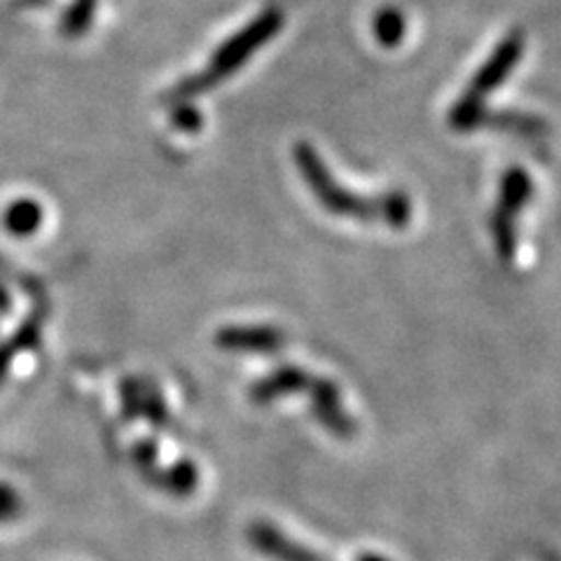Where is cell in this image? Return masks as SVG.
<instances>
[{
  "instance_id": "12",
  "label": "cell",
  "mask_w": 561,
  "mask_h": 561,
  "mask_svg": "<svg viewBox=\"0 0 561 561\" xmlns=\"http://www.w3.org/2000/svg\"><path fill=\"white\" fill-rule=\"evenodd\" d=\"M199 484V472L195 468V463L183 459L179 463H173L169 470L162 468L160 482H157V489H164L173 496H190L192 491L197 489Z\"/></svg>"
},
{
  "instance_id": "2",
  "label": "cell",
  "mask_w": 561,
  "mask_h": 561,
  "mask_svg": "<svg viewBox=\"0 0 561 561\" xmlns=\"http://www.w3.org/2000/svg\"><path fill=\"white\" fill-rule=\"evenodd\" d=\"M524 47H526V38L522 31H511L496 45V49L491 51L486 64L478 70L476 78H472V82L468 84L463 96L451 105L449 117H447L451 129L472 131L480 127L482 115L486 111L484 99L494 92L496 87H501L507 78H511V73L524 55Z\"/></svg>"
},
{
  "instance_id": "13",
  "label": "cell",
  "mask_w": 561,
  "mask_h": 561,
  "mask_svg": "<svg viewBox=\"0 0 561 561\" xmlns=\"http://www.w3.org/2000/svg\"><path fill=\"white\" fill-rule=\"evenodd\" d=\"M373 31L377 35V43L383 47H398L405 38V16L396 8H383L375 14Z\"/></svg>"
},
{
  "instance_id": "10",
  "label": "cell",
  "mask_w": 561,
  "mask_h": 561,
  "mask_svg": "<svg viewBox=\"0 0 561 561\" xmlns=\"http://www.w3.org/2000/svg\"><path fill=\"white\" fill-rule=\"evenodd\" d=\"M480 127H496L501 131L507 134H517L519 138H529V140H538L548 134V125L536 115H526V113H489L484 111Z\"/></svg>"
},
{
  "instance_id": "15",
  "label": "cell",
  "mask_w": 561,
  "mask_h": 561,
  "mask_svg": "<svg viewBox=\"0 0 561 561\" xmlns=\"http://www.w3.org/2000/svg\"><path fill=\"white\" fill-rule=\"evenodd\" d=\"M157 454L160 451H157V440H152V437H144V440H138L131 447V459H134L136 468L140 470V476L157 466Z\"/></svg>"
},
{
  "instance_id": "1",
  "label": "cell",
  "mask_w": 561,
  "mask_h": 561,
  "mask_svg": "<svg viewBox=\"0 0 561 561\" xmlns=\"http://www.w3.org/2000/svg\"><path fill=\"white\" fill-rule=\"evenodd\" d=\"M293 160L297 171L302 173L305 183L309 185L311 195L323 204V208L332 216L354 218L365 222H383L391 230H405L412 220V202L405 192H383L379 197H360L348 192L332 179L330 169L325 167L323 157L307 140H297L293 146Z\"/></svg>"
},
{
  "instance_id": "14",
  "label": "cell",
  "mask_w": 561,
  "mask_h": 561,
  "mask_svg": "<svg viewBox=\"0 0 561 561\" xmlns=\"http://www.w3.org/2000/svg\"><path fill=\"white\" fill-rule=\"evenodd\" d=\"M140 414L150 419V424L157 428L169 426V410L162 393L157 391V386L150 381H140Z\"/></svg>"
},
{
  "instance_id": "9",
  "label": "cell",
  "mask_w": 561,
  "mask_h": 561,
  "mask_svg": "<svg viewBox=\"0 0 561 561\" xmlns=\"http://www.w3.org/2000/svg\"><path fill=\"white\" fill-rule=\"evenodd\" d=\"M45 316L47 309L41 307L35 309L28 319L16 328L14 335L10 337V342L0 344V381L5 379L10 365L14 360L16 354H24V351H33L41 346V337H43V325H45Z\"/></svg>"
},
{
  "instance_id": "8",
  "label": "cell",
  "mask_w": 561,
  "mask_h": 561,
  "mask_svg": "<svg viewBox=\"0 0 561 561\" xmlns=\"http://www.w3.org/2000/svg\"><path fill=\"white\" fill-rule=\"evenodd\" d=\"M249 538L260 552H265L267 557H274L278 561H319L309 550L295 546L290 538L276 531L267 522H255L249 529Z\"/></svg>"
},
{
  "instance_id": "7",
  "label": "cell",
  "mask_w": 561,
  "mask_h": 561,
  "mask_svg": "<svg viewBox=\"0 0 561 561\" xmlns=\"http://www.w3.org/2000/svg\"><path fill=\"white\" fill-rule=\"evenodd\" d=\"M311 379L313 377L307 370H302V367L280 365L265 379H260L251 386V400L255 402V405H270V402H274L278 398L302 393V391L307 393Z\"/></svg>"
},
{
  "instance_id": "16",
  "label": "cell",
  "mask_w": 561,
  "mask_h": 561,
  "mask_svg": "<svg viewBox=\"0 0 561 561\" xmlns=\"http://www.w3.org/2000/svg\"><path fill=\"white\" fill-rule=\"evenodd\" d=\"M140 381L138 379H125L122 381V412H125L127 421H134L140 416Z\"/></svg>"
},
{
  "instance_id": "17",
  "label": "cell",
  "mask_w": 561,
  "mask_h": 561,
  "mask_svg": "<svg viewBox=\"0 0 561 561\" xmlns=\"http://www.w3.org/2000/svg\"><path fill=\"white\" fill-rule=\"evenodd\" d=\"M173 125L187 134H195L202 127V117L192 105H181V108L173 113Z\"/></svg>"
},
{
  "instance_id": "4",
  "label": "cell",
  "mask_w": 561,
  "mask_h": 561,
  "mask_svg": "<svg viewBox=\"0 0 561 561\" xmlns=\"http://www.w3.org/2000/svg\"><path fill=\"white\" fill-rule=\"evenodd\" d=\"M276 28H278V16H274V14H272V16H262V22H257L255 26H251L249 33L239 35L237 41H232L230 45H227V47L220 51V55H218L216 61H214V68H210L204 78L185 82V84L181 87V90H179V94H181V96H192V94L202 92L204 87H210L214 82H218L220 78H225V76L230 73V70H234L241 61L249 59L251 51H253L255 47H260L262 43H265Z\"/></svg>"
},
{
  "instance_id": "18",
  "label": "cell",
  "mask_w": 561,
  "mask_h": 561,
  "mask_svg": "<svg viewBox=\"0 0 561 561\" xmlns=\"http://www.w3.org/2000/svg\"><path fill=\"white\" fill-rule=\"evenodd\" d=\"M12 309V300H10V293L8 288L0 284V313H8Z\"/></svg>"
},
{
  "instance_id": "6",
  "label": "cell",
  "mask_w": 561,
  "mask_h": 561,
  "mask_svg": "<svg viewBox=\"0 0 561 561\" xmlns=\"http://www.w3.org/2000/svg\"><path fill=\"white\" fill-rule=\"evenodd\" d=\"M286 344V335L272 325H227L216 332V346L237 354H274Z\"/></svg>"
},
{
  "instance_id": "11",
  "label": "cell",
  "mask_w": 561,
  "mask_h": 561,
  "mask_svg": "<svg viewBox=\"0 0 561 561\" xmlns=\"http://www.w3.org/2000/svg\"><path fill=\"white\" fill-rule=\"evenodd\" d=\"M3 225L12 237H31L43 225V206L35 199H14L3 214Z\"/></svg>"
},
{
  "instance_id": "3",
  "label": "cell",
  "mask_w": 561,
  "mask_h": 561,
  "mask_svg": "<svg viewBox=\"0 0 561 561\" xmlns=\"http://www.w3.org/2000/svg\"><path fill=\"white\" fill-rule=\"evenodd\" d=\"M534 197V181L531 175L519 167H511L501 179L499 202L494 214L489 218V232L494 237L496 253L503 260V265H511V260L517 249V232L515 220Z\"/></svg>"
},
{
  "instance_id": "5",
  "label": "cell",
  "mask_w": 561,
  "mask_h": 561,
  "mask_svg": "<svg viewBox=\"0 0 561 561\" xmlns=\"http://www.w3.org/2000/svg\"><path fill=\"white\" fill-rule=\"evenodd\" d=\"M309 405H311V414L319 424L335 437H342V440H348L356 433V424L351 419L342 405V393L340 386L330 379L323 377H313L309 389Z\"/></svg>"
}]
</instances>
